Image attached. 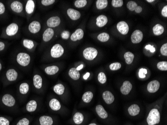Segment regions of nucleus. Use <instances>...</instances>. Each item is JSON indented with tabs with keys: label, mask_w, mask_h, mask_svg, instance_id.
<instances>
[{
	"label": "nucleus",
	"mask_w": 167,
	"mask_h": 125,
	"mask_svg": "<svg viewBox=\"0 0 167 125\" xmlns=\"http://www.w3.org/2000/svg\"><path fill=\"white\" fill-rule=\"evenodd\" d=\"M161 53L163 56H167V43L163 45L160 50Z\"/></svg>",
	"instance_id": "49"
},
{
	"label": "nucleus",
	"mask_w": 167,
	"mask_h": 125,
	"mask_svg": "<svg viewBox=\"0 0 167 125\" xmlns=\"http://www.w3.org/2000/svg\"><path fill=\"white\" fill-rule=\"evenodd\" d=\"M20 30V26L18 24L13 22L3 28L0 35V38L4 39L15 38L18 35Z\"/></svg>",
	"instance_id": "2"
},
{
	"label": "nucleus",
	"mask_w": 167,
	"mask_h": 125,
	"mask_svg": "<svg viewBox=\"0 0 167 125\" xmlns=\"http://www.w3.org/2000/svg\"><path fill=\"white\" fill-rule=\"evenodd\" d=\"M40 125H52L53 119L48 116H43L39 118Z\"/></svg>",
	"instance_id": "26"
},
{
	"label": "nucleus",
	"mask_w": 167,
	"mask_h": 125,
	"mask_svg": "<svg viewBox=\"0 0 167 125\" xmlns=\"http://www.w3.org/2000/svg\"><path fill=\"white\" fill-rule=\"evenodd\" d=\"M36 9V3L34 0H28L26 2L24 9L27 20L29 21Z\"/></svg>",
	"instance_id": "7"
},
{
	"label": "nucleus",
	"mask_w": 167,
	"mask_h": 125,
	"mask_svg": "<svg viewBox=\"0 0 167 125\" xmlns=\"http://www.w3.org/2000/svg\"><path fill=\"white\" fill-rule=\"evenodd\" d=\"M90 75V73H87L86 74L83 76V79H84L85 80H87L88 79V78L89 77Z\"/></svg>",
	"instance_id": "55"
},
{
	"label": "nucleus",
	"mask_w": 167,
	"mask_h": 125,
	"mask_svg": "<svg viewBox=\"0 0 167 125\" xmlns=\"http://www.w3.org/2000/svg\"><path fill=\"white\" fill-rule=\"evenodd\" d=\"M147 74V70L145 69L142 68L139 70V76L140 78H145L146 77V75Z\"/></svg>",
	"instance_id": "50"
},
{
	"label": "nucleus",
	"mask_w": 167,
	"mask_h": 125,
	"mask_svg": "<svg viewBox=\"0 0 167 125\" xmlns=\"http://www.w3.org/2000/svg\"><path fill=\"white\" fill-rule=\"evenodd\" d=\"M84 36V31L81 28H78L74 33L71 35L70 39L72 42L80 41Z\"/></svg>",
	"instance_id": "13"
},
{
	"label": "nucleus",
	"mask_w": 167,
	"mask_h": 125,
	"mask_svg": "<svg viewBox=\"0 0 167 125\" xmlns=\"http://www.w3.org/2000/svg\"><path fill=\"white\" fill-rule=\"evenodd\" d=\"M96 111L98 116L102 119H106L108 116L107 112L102 105L97 106Z\"/></svg>",
	"instance_id": "27"
},
{
	"label": "nucleus",
	"mask_w": 167,
	"mask_h": 125,
	"mask_svg": "<svg viewBox=\"0 0 167 125\" xmlns=\"http://www.w3.org/2000/svg\"><path fill=\"white\" fill-rule=\"evenodd\" d=\"M137 4L136 3V2L132 1L128 2L127 4V8L129 10H130L131 11H135V9L136 8V7H137Z\"/></svg>",
	"instance_id": "41"
},
{
	"label": "nucleus",
	"mask_w": 167,
	"mask_h": 125,
	"mask_svg": "<svg viewBox=\"0 0 167 125\" xmlns=\"http://www.w3.org/2000/svg\"><path fill=\"white\" fill-rule=\"evenodd\" d=\"M97 38H98V40L100 42H106L109 40L110 36L108 33H101L98 35Z\"/></svg>",
	"instance_id": "39"
},
{
	"label": "nucleus",
	"mask_w": 167,
	"mask_h": 125,
	"mask_svg": "<svg viewBox=\"0 0 167 125\" xmlns=\"http://www.w3.org/2000/svg\"><path fill=\"white\" fill-rule=\"evenodd\" d=\"M19 92L22 95H26L30 90V86L28 83L26 82L22 83L19 86Z\"/></svg>",
	"instance_id": "30"
},
{
	"label": "nucleus",
	"mask_w": 167,
	"mask_h": 125,
	"mask_svg": "<svg viewBox=\"0 0 167 125\" xmlns=\"http://www.w3.org/2000/svg\"><path fill=\"white\" fill-rule=\"evenodd\" d=\"M143 34L140 30H136L131 35V41L133 44H138L142 41Z\"/></svg>",
	"instance_id": "15"
},
{
	"label": "nucleus",
	"mask_w": 167,
	"mask_h": 125,
	"mask_svg": "<svg viewBox=\"0 0 167 125\" xmlns=\"http://www.w3.org/2000/svg\"><path fill=\"white\" fill-rule=\"evenodd\" d=\"M83 68H84V65L81 64L79 65V66H78L76 68V69L78 70V71H80V70H81L82 69H83Z\"/></svg>",
	"instance_id": "56"
},
{
	"label": "nucleus",
	"mask_w": 167,
	"mask_h": 125,
	"mask_svg": "<svg viewBox=\"0 0 167 125\" xmlns=\"http://www.w3.org/2000/svg\"><path fill=\"white\" fill-rule=\"evenodd\" d=\"M38 107V103L36 101L31 100L29 101L26 105V110L30 113L35 112Z\"/></svg>",
	"instance_id": "24"
},
{
	"label": "nucleus",
	"mask_w": 167,
	"mask_h": 125,
	"mask_svg": "<svg viewBox=\"0 0 167 125\" xmlns=\"http://www.w3.org/2000/svg\"><path fill=\"white\" fill-rule=\"evenodd\" d=\"M146 1L148 3H152V2H154V0H147Z\"/></svg>",
	"instance_id": "58"
},
{
	"label": "nucleus",
	"mask_w": 167,
	"mask_h": 125,
	"mask_svg": "<svg viewBox=\"0 0 167 125\" xmlns=\"http://www.w3.org/2000/svg\"><path fill=\"white\" fill-rule=\"evenodd\" d=\"M84 116L82 114L77 112L75 114L74 116L73 117V120L75 123L77 125H80L84 121Z\"/></svg>",
	"instance_id": "31"
},
{
	"label": "nucleus",
	"mask_w": 167,
	"mask_h": 125,
	"mask_svg": "<svg viewBox=\"0 0 167 125\" xmlns=\"http://www.w3.org/2000/svg\"><path fill=\"white\" fill-rule=\"evenodd\" d=\"M65 87L62 84H56L53 88V90L56 94L58 95H62L65 92Z\"/></svg>",
	"instance_id": "33"
},
{
	"label": "nucleus",
	"mask_w": 167,
	"mask_h": 125,
	"mask_svg": "<svg viewBox=\"0 0 167 125\" xmlns=\"http://www.w3.org/2000/svg\"><path fill=\"white\" fill-rule=\"evenodd\" d=\"M65 50L61 45L56 44L50 49L44 53L41 61L46 62L50 59H58L61 57L64 54Z\"/></svg>",
	"instance_id": "1"
},
{
	"label": "nucleus",
	"mask_w": 167,
	"mask_h": 125,
	"mask_svg": "<svg viewBox=\"0 0 167 125\" xmlns=\"http://www.w3.org/2000/svg\"><path fill=\"white\" fill-rule=\"evenodd\" d=\"M107 0H97L96 1V7L99 10H103L107 7Z\"/></svg>",
	"instance_id": "35"
},
{
	"label": "nucleus",
	"mask_w": 167,
	"mask_h": 125,
	"mask_svg": "<svg viewBox=\"0 0 167 125\" xmlns=\"http://www.w3.org/2000/svg\"><path fill=\"white\" fill-rule=\"evenodd\" d=\"M89 125H96V124L92 123V124H90Z\"/></svg>",
	"instance_id": "59"
},
{
	"label": "nucleus",
	"mask_w": 167,
	"mask_h": 125,
	"mask_svg": "<svg viewBox=\"0 0 167 125\" xmlns=\"http://www.w3.org/2000/svg\"><path fill=\"white\" fill-rule=\"evenodd\" d=\"M153 31L154 35L156 36H160L164 33V28L162 25L158 24L153 28Z\"/></svg>",
	"instance_id": "32"
},
{
	"label": "nucleus",
	"mask_w": 167,
	"mask_h": 125,
	"mask_svg": "<svg viewBox=\"0 0 167 125\" xmlns=\"http://www.w3.org/2000/svg\"><path fill=\"white\" fill-rule=\"evenodd\" d=\"M22 44L27 50L32 53L36 50L39 43L33 40L24 38L22 40Z\"/></svg>",
	"instance_id": "9"
},
{
	"label": "nucleus",
	"mask_w": 167,
	"mask_h": 125,
	"mask_svg": "<svg viewBox=\"0 0 167 125\" xmlns=\"http://www.w3.org/2000/svg\"><path fill=\"white\" fill-rule=\"evenodd\" d=\"M108 21L107 17L105 15H100L96 19V25L99 27H103L107 24Z\"/></svg>",
	"instance_id": "25"
},
{
	"label": "nucleus",
	"mask_w": 167,
	"mask_h": 125,
	"mask_svg": "<svg viewBox=\"0 0 167 125\" xmlns=\"http://www.w3.org/2000/svg\"><path fill=\"white\" fill-rule=\"evenodd\" d=\"M117 28L120 33L122 35H126L129 32V26L126 22L121 21L119 22L117 26Z\"/></svg>",
	"instance_id": "20"
},
{
	"label": "nucleus",
	"mask_w": 167,
	"mask_h": 125,
	"mask_svg": "<svg viewBox=\"0 0 167 125\" xmlns=\"http://www.w3.org/2000/svg\"><path fill=\"white\" fill-rule=\"evenodd\" d=\"M6 13V8L5 4L2 2H0V16H3Z\"/></svg>",
	"instance_id": "47"
},
{
	"label": "nucleus",
	"mask_w": 167,
	"mask_h": 125,
	"mask_svg": "<svg viewBox=\"0 0 167 125\" xmlns=\"http://www.w3.org/2000/svg\"><path fill=\"white\" fill-rule=\"evenodd\" d=\"M88 1L87 0H76L74 2L75 7L77 8H82L87 5Z\"/></svg>",
	"instance_id": "38"
},
{
	"label": "nucleus",
	"mask_w": 167,
	"mask_h": 125,
	"mask_svg": "<svg viewBox=\"0 0 167 125\" xmlns=\"http://www.w3.org/2000/svg\"><path fill=\"white\" fill-rule=\"evenodd\" d=\"M148 124L155 125L159 123L160 121V114L157 109H153L151 110L147 118Z\"/></svg>",
	"instance_id": "8"
},
{
	"label": "nucleus",
	"mask_w": 167,
	"mask_h": 125,
	"mask_svg": "<svg viewBox=\"0 0 167 125\" xmlns=\"http://www.w3.org/2000/svg\"><path fill=\"white\" fill-rule=\"evenodd\" d=\"M29 124H30V121L28 119L24 118L19 121L17 123V125H29Z\"/></svg>",
	"instance_id": "48"
},
{
	"label": "nucleus",
	"mask_w": 167,
	"mask_h": 125,
	"mask_svg": "<svg viewBox=\"0 0 167 125\" xmlns=\"http://www.w3.org/2000/svg\"><path fill=\"white\" fill-rule=\"evenodd\" d=\"M56 2L55 0H41L39 1L38 3L41 5L42 8L49 7L50 6L53 5Z\"/></svg>",
	"instance_id": "36"
},
{
	"label": "nucleus",
	"mask_w": 167,
	"mask_h": 125,
	"mask_svg": "<svg viewBox=\"0 0 167 125\" xmlns=\"http://www.w3.org/2000/svg\"><path fill=\"white\" fill-rule=\"evenodd\" d=\"M140 112V108L137 104H133L128 108L129 114L132 116H135L139 114Z\"/></svg>",
	"instance_id": "28"
},
{
	"label": "nucleus",
	"mask_w": 167,
	"mask_h": 125,
	"mask_svg": "<svg viewBox=\"0 0 167 125\" xmlns=\"http://www.w3.org/2000/svg\"><path fill=\"white\" fill-rule=\"evenodd\" d=\"M98 55L97 50L93 47H88L84 50L83 56L88 61H93Z\"/></svg>",
	"instance_id": "10"
},
{
	"label": "nucleus",
	"mask_w": 167,
	"mask_h": 125,
	"mask_svg": "<svg viewBox=\"0 0 167 125\" xmlns=\"http://www.w3.org/2000/svg\"><path fill=\"white\" fill-rule=\"evenodd\" d=\"M123 0H112V5L115 8H119L123 5Z\"/></svg>",
	"instance_id": "44"
},
{
	"label": "nucleus",
	"mask_w": 167,
	"mask_h": 125,
	"mask_svg": "<svg viewBox=\"0 0 167 125\" xmlns=\"http://www.w3.org/2000/svg\"><path fill=\"white\" fill-rule=\"evenodd\" d=\"M9 46V43L7 41L0 40V52L5 51Z\"/></svg>",
	"instance_id": "45"
},
{
	"label": "nucleus",
	"mask_w": 167,
	"mask_h": 125,
	"mask_svg": "<svg viewBox=\"0 0 167 125\" xmlns=\"http://www.w3.org/2000/svg\"><path fill=\"white\" fill-rule=\"evenodd\" d=\"M10 122L9 121L4 117H0V125H9Z\"/></svg>",
	"instance_id": "51"
},
{
	"label": "nucleus",
	"mask_w": 167,
	"mask_h": 125,
	"mask_svg": "<svg viewBox=\"0 0 167 125\" xmlns=\"http://www.w3.org/2000/svg\"><path fill=\"white\" fill-rule=\"evenodd\" d=\"M42 29L41 22L37 19H34L29 23L27 31L31 35H36L40 33Z\"/></svg>",
	"instance_id": "6"
},
{
	"label": "nucleus",
	"mask_w": 167,
	"mask_h": 125,
	"mask_svg": "<svg viewBox=\"0 0 167 125\" xmlns=\"http://www.w3.org/2000/svg\"><path fill=\"white\" fill-rule=\"evenodd\" d=\"M43 70L45 73L49 76H52L56 74L59 71V68L56 65H48L44 67Z\"/></svg>",
	"instance_id": "17"
},
{
	"label": "nucleus",
	"mask_w": 167,
	"mask_h": 125,
	"mask_svg": "<svg viewBox=\"0 0 167 125\" xmlns=\"http://www.w3.org/2000/svg\"><path fill=\"white\" fill-rule=\"evenodd\" d=\"M2 63H1V61H0V72H1V70H2Z\"/></svg>",
	"instance_id": "57"
},
{
	"label": "nucleus",
	"mask_w": 167,
	"mask_h": 125,
	"mask_svg": "<svg viewBox=\"0 0 167 125\" xmlns=\"http://www.w3.org/2000/svg\"><path fill=\"white\" fill-rule=\"evenodd\" d=\"M55 34V31L52 28H47L45 29V30H44L42 34L41 43L39 48L40 51L44 49L47 45L53 39Z\"/></svg>",
	"instance_id": "5"
},
{
	"label": "nucleus",
	"mask_w": 167,
	"mask_h": 125,
	"mask_svg": "<svg viewBox=\"0 0 167 125\" xmlns=\"http://www.w3.org/2000/svg\"><path fill=\"white\" fill-rule=\"evenodd\" d=\"M2 102L4 105L8 107H12L15 106L16 100L11 94H5L2 98Z\"/></svg>",
	"instance_id": "12"
},
{
	"label": "nucleus",
	"mask_w": 167,
	"mask_h": 125,
	"mask_svg": "<svg viewBox=\"0 0 167 125\" xmlns=\"http://www.w3.org/2000/svg\"><path fill=\"white\" fill-rule=\"evenodd\" d=\"M121 68V63L119 62L113 63L110 65V69L112 71H117Z\"/></svg>",
	"instance_id": "43"
},
{
	"label": "nucleus",
	"mask_w": 167,
	"mask_h": 125,
	"mask_svg": "<svg viewBox=\"0 0 167 125\" xmlns=\"http://www.w3.org/2000/svg\"><path fill=\"white\" fill-rule=\"evenodd\" d=\"M145 49L147 50H149V51H150L151 53H154L156 51L155 48H154L153 46L150 45H148L146 46Z\"/></svg>",
	"instance_id": "52"
},
{
	"label": "nucleus",
	"mask_w": 167,
	"mask_h": 125,
	"mask_svg": "<svg viewBox=\"0 0 167 125\" xmlns=\"http://www.w3.org/2000/svg\"><path fill=\"white\" fill-rule=\"evenodd\" d=\"M160 87V84L157 80H154L149 83L147 86V90L149 92L154 93L157 92Z\"/></svg>",
	"instance_id": "19"
},
{
	"label": "nucleus",
	"mask_w": 167,
	"mask_h": 125,
	"mask_svg": "<svg viewBox=\"0 0 167 125\" xmlns=\"http://www.w3.org/2000/svg\"><path fill=\"white\" fill-rule=\"evenodd\" d=\"M67 14L70 19L73 21H77L79 20L81 16V14L74 9L69 8L67 10Z\"/></svg>",
	"instance_id": "16"
},
{
	"label": "nucleus",
	"mask_w": 167,
	"mask_h": 125,
	"mask_svg": "<svg viewBox=\"0 0 167 125\" xmlns=\"http://www.w3.org/2000/svg\"><path fill=\"white\" fill-rule=\"evenodd\" d=\"M158 69L161 71H167V62L162 61L160 62L157 64Z\"/></svg>",
	"instance_id": "40"
},
{
	"label": "nucleus",
	"mask_w": 167,
	"mask_h": 125,
	"mask_svg": "<svg viewBox=\"0 0 167 125\" xmlns=\"http://www.w3.org/2000/svg\"><path fill=\"white\" fill-rule=\"evenodd\" d=\"M6 77L9 82H14L18 79V73L14 69H9L6 71Z\"/></svg>",
	"instance_id": "14"
},
{
	"label": "nucleus",
	"mask_w": 167,
	"mask_h": 125,
	"mask_svg": "<svg viewBox=\"0 0 167 125\" xmlns=\"http://www.w3.org/2000/svg\"><path fill=\"white\" fill-rule=\"evenodd\" d=\"M93 98V93L91 91H88L85 93L82 96V100L86 103H89L91 102Z\"/></svg>",
	"instance_id": "34"
},
{
	"label": "nucleus",
	"mask_w": 167,
	"mask_h": 125,
	"mask_svg": "<svg viewBox=\"0 0 167 125\" xmlns=\"http://www.w3.org/2000/svg\"><path fill=\"white\" fill-rule=\"evenodd\" d=\"M132 87V85L130 82L128 81H125L120 89L122 94L124 95H127L131 92Z\"/></svg>",
	"instance_id": "21"
},
{
	"label": "nucleus",
	"mask_w": 167,
	"mask_h": 125,
	"mask_svg": "<svg viewBox=\"0 0 167 125\" xmlns=\"http://www.w3.org/2000/svg\"><path fill=\"white\" fill-rule=\"evenodd\" d=\"M33 85L37 90H41L43 86V78L38 74H35L33 76Z\"/></svg>",
	"instance_id": "18"
},
{
	"label": "nucleus",
	"mask_w": 167,
	"mask_h": 125,
	"mask_svg": "<svg viewBox=\"0 0 167 125\" xmlns=\"http://www.w3.org/2000/svg\"><path fill=\"white\" fill-rule=\"evenodd\" d=\"M70 36H71L70 32L67 30L63 31L61 34L62 39L63 40H68L70 38Z\"/></svg>",
	"instance_id": "46"
},
{
	"label": "nucleus",
	"mask_w": 167,
	"mask_h": 125,
	"mask_svg": "<svg viewBox=\"0 0 167 125\" xmlns=\"http://www.w3.org/2000/svg\"><path fill=\"white\" fill-rule=\"evenodd\" d=\"M49 107L52 110L54 111H59L61 108L60 102L56 98H53L50 101Z\"/></svg>",
	"instance_id": "23"
},
{
	"label": "nucleus",
	"mask_w": 167,
	"mask_h": 125,
	"mask_svg": "<svg viewBox=\"0 0 167 125\" xmlns=\"http://www.w3.org/2000/svg\"><path fill=\"white\" fill-rule=\"evenodd\" d=\"M142 8L141 7V6H137V7H136V8L135 9V12L137 13H140L141 12H142Z\"/></svg>",
	"instance_id": "54"
},
{
	"label": "nucleus",
	"mask_w": 167,
	"mask_h": 125,
	"mask_svg": "<svg viewBox=\"0 0 167 125\" xmlns=\"http://www.w3.org/2000/svg\"><path fill=\"white\" fill-rule=\"evenodd\" d=\"M103 98L105 102L108 105L111 104L114 101L115 98L113 94L109 91H106L103 94Z\"/></svg>",
	"instance_id": "22"
},
{
	"label": "nucleus",
	"mask_w": 167,
	"mask_h": 125,
	"mask_svg": "<svg viewBox=\"0 0 167 125\" xmlns=\"http://www.w3.org/2000/svg\"><path fill=\"white\" fill-rule=\"evenodd\" d=\"M98 81L101 84H105L107 81V78H106V75L104 73H100L98 75Z\"/></svg>",
	"instance_id": "42"
},
{
	"label": "nucleus",
	"mask_w": 167,
	"mask_h": 125,
	"mask_svg": "<svg viewBox=\"0 0 167 125\" xmlns=\"http://www.w3.org/2000/svg\"><path fill=\"white\" fill-rule=\"evenodd\" d=\"M61 23V20L60 17L58 16H53L50 17L47 19L45 22V26L46 27V28L53 29L59 26Z\"/></svg>",
	"instance_id": "11"
},
{
	"label": "nucleus",
	"mask_w": 167,
	"mask_h": 125,
	"mask_svg": "<svg viewBox=\"0 0 167 125\" xmlns=\"http://www.w3.org/2000/svg\"><path fill=\"white\" fill-rule=\"evenodd\" d=\"M162 15L164 17H167V6H164L162 10Z\"/></svg>",
	"instance_id": "53"
},
{
	"label": "nucleus",
	"mask_w": 167,
	"mask_h": 125,
	"mask_svg": "<svg viewBox=\"0 0 167 125\" xmlns=\"http://www.w3.org/2000/svg\"><path fill=\"white\" fill-rule=\"evenodd\" d=\"M124 58L127 64H131L134 60V55L130 52H128L125 54Z\"/></svg>",
	"instance_id": "37"
},
{
	"label": "nucleus",
	"mask_w": 167,
	"mask_h": 125,
	"mask_svg": "<svg viewBox=\"0 0 167 125\" xmlns=\"http://www.w3.org/2000/svg\"><path fill=\"white\" fill-rule=\"evenodd\" d=\"M16 62L22 67H27L31 63V56L25 52H20L16 56Z\"/></svg>",
	"instance_id": "4"
},
{
	"label": "nucleus",
	"mask_w": 167,
	"mask_h": 125,
	"mask_svg": "<svg viewBox=\"0 0 167 125\" xmlns=\"http://www.w3.org/2000/svg\"><path fill=\"white\" fill-rule=\"evenodd\" d=\"M69 75L71 79L77 81L80 78V73L79 71L76 69V68H72L69 71Z\"/></svg>",
	"instance_id": "29"
},
{
	"label": "nucleus",
	"mask_w": 167,
	"mask_h": 125,
	"mask_svg": "<svg viewBox=\"0 0 167 125\" xmlns=\"http://www.w3.org/2000/svg\"><path fill=\"white\" fill-rule=\"evenodd\" d=\"M7 4L9 8L14 14L23 17H26L24 4L21 1L18 0L9 1Z\"/></svg>",
	"instance_id": "3"
}]
</instances>
